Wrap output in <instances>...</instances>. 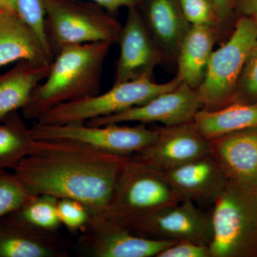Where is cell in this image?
<instances>
[{"mask_svg": "<svg viewBox=\"0 0 257 257\" xmlns=\"http://www.w3.org/2000/svg\"><path fill=\"white\" fill-rule=\"evenodd\" d=\"M130 157L71 140H35L33 150L13 174L30 195L74 199L97 216L109 206Z\"/></svg>", "mask_w": 257, "mask_h": 257, "instance_id": "6da1fadb", "label": "cell"}, {"mask_svg": "<svg viewBox=\"0 0 257 257\" xmlns=\"http://www.w3.org/2000/svg\"><path fill=\"white\" fill-rule=\"evenodd\" d=\"M112 44L92 42L65 47L55 56L47 78L32 92L23 116L37 121L52 108L100 92L101 74Z\"/></svg>", "mask_w": 257, "mask_h": 257, "instance_id": "7a4b0ae2", "label": "cell"}, {"mask_svg": "<svg viewBox=\"0 0 257 257\" xmlns=\"http://www.w3.org/2000/svg\"><path fill=\"white\" fill-rule=\"evenodd\" d=\"M211 213V257H257V187L229 180Z\"/></svg>", "mask_w": 257, "mask_h": 257, "instance_id": "3957f363", "label": "cell"}, {"mask_svg": "<svg viewBox=\"0 0 257 257\" xmlns=\"http://www.w3.org/2000/svg\"><path fill=\"white\" fill-rule=\"evenodd\" d=\"M45 32L54 57L65 47L117 43L121 25L99 5L86 0H44Z\"/></svg>", "mask_w": 257, "mask_h": 257, "instance_id": "277c9868", "label": "cell"}, {"mask_svg": "<svg viewBox=\"0 0 257 257\" xmlns=\"http://www.w3.org/2000/svg\"><path fill=\"white\" fill-rule=\"evenodd\" d=\"M182 202L164 174L130 157L104 212L92 217L121 221Z\"/></svg>", "mask_w": 257, "mask_h": 257, "instance_id": "5b68a950", "label": "cell"}, {"mask_svg": "<svg viewBox=\"0 0 257 257\" xmlns=\"http://www.w3.org/2000/svg\"><path fill=\"white\" fill-rule=\"evenodd\" d=\"M256 45V21L241 16L229 40L213 51L203 82L195 89L202 109L215 111L232 103L243 64Z\"/></svg>", "mask_w": 257, "mask_h": 257, "instance_id": "8992f818", "label": "cell"}, {"mask_svg": "<svg viewBox=\"0 0 257 257\" xmlns=\"http://www.w3.org/2000/svg\"><path fill=\"white\" fill-rule=\"evenodd\" d=\"M181 82L182 80L176 76L170 82L162 84L153 82L149 77L119 83L103 94L55 106L37 121L47 125L86 123L95 118L142 105L155 96L173 90Z\"/></svg>", "mask_w": 257, "mask_h": 257, "instance_id": "52a82bcc", "label": "cell"}, {"mask_svg": "<svg viewBox=\"0 0 257 257\" xmlns=\"http://www.w3.org/2000/svg\"><path fill=\"white\" fill-rule=\"evenodd\" d=\"M30 132L35 140H66L84 144L101 151L131 157L151 145L158 136V130L145 124L135 126H89L85 123L47 125L34 121Z\"/></svg>", "mask_w": 257, "mask_h": 257, "instance_id": "ba28073f", "label": "cell"}, {"mask_svg": "<svg viewBox=\"0 0 257 257\" xmlns=\"http://www.w3.org/2000/svg\"><path fill=\"white\" fill-rule=\"evenodd\" d=\"M115 222L134 234L150 239L189 240L209 246L212 238L211 213L189 201Z\"/></svg>", "mask_w": 257, "mask_h": 257, "instance_id": "9c48e42d", "label": "cell"}, {"mask_svg": "<svg viewBox=\"0 0 257 257\" xmlns=\"http://www.w3.org/2000/svg\"><path fill=\"white\" fill-rule=\"evenodd\" d=\"M134 234L109 219L92 217L76 247L79 255L89 257H157L177 242Z\"/></svg>", "mask_w": 257, "mask_h": 257, "instance_id": "30bf717a", "label": "cell"}, {"mask_svg": "<svg viewBox=\"0 0 257 257\" xmlns=\"http://www.w3.org/2000/svg\"><path fill=\"white\" fill-rule=\"evenodd\" d=\"M201 109L202 104L195 89L182 82L173 90L155 96L145 104L116 114L89 120L85 124L104 126L138 121L145 124L159 122L165 126H175L191 122Z\"/></svg>", "mask_w": 257, "mask_h": 257, "instance_id": "8fae6325", "label": "cell"}, {"mask_svg": "<svg viewBox=\"0 0 257 257\" xmlns=\"http://www.w3.org/2000/svg\"><path fill=\"white\" fill-rule=\"evenodd\" d=\"M117 43L120 54L116 63L114 84L152 78L155 69L166 61L165 55L147 29L140 8L128 10L127 18L121 27Z\"/></svg>", "mask_w": 257, "mask_h": 257, "instance_id": "7c38bea8", "label": "cell"}, {"mask_svg": "<svg viewBox=\"0 0 257 257\" xmlns=\"http://www.w3.org/2000/svg\"><path fill=\"white\" fill-rule=\"evenodd\" d=\"M157 130L156 140L132 159L164 173L211 154L209 140L196 131L191 122Z\"/></svg>", "mask_w": 257, "mask_h": 257, "instance_id": "4fadbf2b", "label": "cell"}, {"mask_svg": "<svg viewBox=\"0 0 257 257\" xmlns=\"http://www.w3.org/2000/svg\"><path fill=\"white\" fill-rule=\"evenodd\" d=\"M163 174L181 201H189L199 207H212L229 181L211 154Z\"/></svg>", "mask_w": 257, "mask_h": 257, "instance_id": "5bb4252c", "label": "cell"}, {"mask_svg": "<svg viewBox=\"0 0 257 257\" xmlns=\"http://www.w3.org/2000/svg\"><path fill=\"white\" fill-rule=\"evenodd\" d=\"M209 146L229 180L257 187V127L213 139Z\"/></svg>", "mask_w": 257, "mask_h": 257, "instance_id": "9a60e30c", "label": "cell"}, {"mask_svg": "<svg viewBox=\"0 0 257 257\" xmlns=\"http://www.w3.org/2000/svg\"><path fill=\"white\" fill-rule=\"evenodd\" d=\"M154 41L163 52L166 61L177 62L179 48L192 25L179 0H146L140 8Z\"/></svg>", "mask_w": 257, "mask_h": 257, "instance_id": "2e32d148", "label": "cell"}, {"mask_svg": "<svg viewBox=\"0 0 257 257\" xmlns=\"http://www.w3.org/2000/svg\"><path fill=\"white\" fill-rule=\"evenodd\" d=\"M23 60L50 64L54 56L19 15L0 12V67Z\"/></svg>", "mask_w": 257, "mask_h": 257, "instance_id": "e0dca14e", "label": "cell"}, {"mask_svg": "<svg viewBox=\"0 0 257 257\" xmlns=\"http://www.w3.org/2000/svg\"><path fill=\"white\" fill-rule=\"evenodd\" d=\"M58 234L35 232L0 219V257H67Z\"/></svg>", "mask_w": 257, "mask_h": 257, "instance_id": "ac0fdd59", "label": "cell"}, {"mask_svg": "<svg viewBox=\"0 0 257 257\" xmlns=\"http://www.w3.org/2000/svg\"><path fill=\"white\" fill-rule=\"evenodd\" d=\"M220 36L215 28L192 25L179 48L177 76L182 82L197 89L202 84L213 52V47Z\"/></svg>", "mask_w": 257, "mask_h": 257, "instance_id": "d6986e66", "label": "cell"}, {"mask_svg": "<svg viewBox=\"0 0 257 257\" xmlns=\"http://www.w3.org/2000/svg\"><path fill=\"white\" fill-rule=\"evenodd\" d=\"M50 65L20 60L8 72L0 74V121L26 105L35 88L47 78Z\"/></svg>", "mask_w": 257, "mask_h": 257, "instance_id": "ffe728a7", "label": "cell"}, {"mask_svg": "<svg viewBox=\"0 0 257 257\" xmlns=\"http://www.w3.org/2000/svg\"><path fill=\"white\" fill-rule=\"evenodd\" d=\"M191 124L208 140L246 128L257 127V102L233 103L215 111L201 109Z\"/></svg>", "mask_w": 257, "mask_h": 257, "instance_id": "44dd1931", "label": "cell"}, {"mask_svg": "<svg viewBox=\"0 0 257 257\" xmlns=\"http://www.w3.org/2000/svg\"><path fill=\"white\" fill-rule=\"evenodd\" d=\"M58 198L48 194L31 196L18 209L4 218L7 221L37 233L58 234L62 226L58 213Z\"/></svg>", "mask_w": 257, "mask_h": 257, "instance_id": "7402d4cb", "label": "cell"}, {"mask_svg": "<svg viewBox=\"0 0 257 257\" xmlns=\"http://www.w3.org/2000/svg\"><path fill=\"white\" fill-rule=\"evenodd\" d=\"M35 140L18 111L0 121V170H14L33 150Z\"/></svg>", "mask_w": 257, "mask_h": 257, "instance_id": "603a6c76", "label": "cell"}, {"mask_svg": "<svg viewBox=\"0 0 257 257\" xmlns=\"http://www.w3.org/2000/svg\"><path fill=\"white\" fill-rule=\"evenodd\" d=\"M186 18L192 25L213 27L221 32L223 23L214 0H179Z\"/></svg>", "mask_w": 257, "mask_h": 257, "instance_id": "cb8c5ba5", "label": "cell"}, {"mask_svg": "<svg viewBox=\"0 0 257 257\" xmlns=\"http://www.w3.org/2000/svg\"><path fill=\"white\" fill-rule=\"evenodd\" d=\"M257 102V45L250 51L241 69L233 103Z\"/></svg>", "mask_w": 257, "mask_h": 257, "instance_id": "d4e9b609", "label": "cell"}, {"mask_svg": "<svg viewBox=\"0 0 257 257\" xmlns=\"http://www.w3.org/2000/svg\"><path fill=\"white\" fill-rule=\"evenodd\" d=\"M31 196L14 174L0 170V219L18 209Z\"/></svg>", "mask_w": 257, "mask_h": 257, "instance_id": "484cf974", "label": "cell"}, {"mask_svg": "<svg viewBox=\"0 0 257 257\" xmlns=\"http://www.w3.org/2000/svg\"><path fill=\"white\" fill-rule=\"evenodd\" d=\"M57 213L62 224L72 233H82L87 228L92 216L84 204L68 198L58 199Z\"/></svg>", "mask_w": 257, "mask_h": 257, "instance_id": "4316f807", "label": "cell"}, {"mask_svg": "<svg viewBox=\"0 0 257 257\" xmlns=\"http://www.w3.org/2000/svg\"><path fill=\"white\" fill-rule=\"evenodd\" d=\"M157 257H211V253L207 244L181 240L161 251Z\"/></svg>", "mask_w": 257, "mask_h": 257, "instance_id": "83f0119b", "label": "cell"}, {"mask_svg": "<svg viewBox=\"0 0 257 257\" xmlns=\"http://www.w3.org/2000/svg\"><path fill=\"white\" fill-rule=\"evenodd\" d=\"M86 1L92 2L95 4L99 5L111 14L114 15L117 13L118 10L122 8L127 9L131 8H140L146 0H86Z\"/></svg>", "mask_w": 257, "mask_h": 257, "instance_id": "f1b7e54d", "label": "cell"}, {"mask_svg": "<svg viewBox=\"0 0 257 257\" xmlns=\"http://www.w3.org/2000/svg\"><path fill=\"white\" fill-rule=\"evenodd\" d=\"M235 10L241 16L257 18V0H236Z\"/></svg>", "mask_w": 257, "mask_h": 257, "instance_id": "f546056e", "label": "cell"}, {"mask_svg": "<svg viewBox=\"0 0 257 257\" xmlns=\"http://www.w3.org/2000/svg\"><path fill=\"white\" fill-rule=\"evenodd\" d=\"M219 10L223 26L232 15L235 10L236 0H214Z\"/></svg>", "mask_w": 257, "mask_h": 257, "instance_id": "4dcf8cb0", "label": "cell"}, {"mask_svg": "<svg viewBox=\"0 0 257 257\" xmlns=\"http://www.w3.org/2000/svg\"><path fill=\"white\" fill-rule=\"evenodd\" d=\"M0 12L18 15L17 0H0Z\"/></svg>", "mask_w": 257, "mask_h": 257, "instance_id": "1f68e13d", "label": "cell"}, {"mask_svg": "<svg viewBox=\"0 0 257 257\" xmlns=\"http://www.w3.org/2000/svg\"><path fill=\"white\" fill-rule=\"evenodd\" d=\"M254 20H255V21H256V28H257V18L254 19Z\"/></svg>", "mask_w": 257, "mask_h": 257, "instance_id": "d6a6232c", "label": "cell"}]
</instances>
